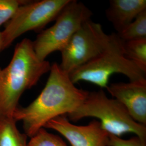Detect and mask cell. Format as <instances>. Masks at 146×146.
Instances as JSON below:
<instances>
[{
  "label": "cell",
  "mask_w": 146,
  "mask_h": 146,
  "mask_svg": "<svg viewBox=\"0 0 146 146\" xmlns=\"http://www.w3.org/2000/svg\"><path fill=\"white\" fill-rule=\"evenodd\" d=\"M49 72L46 84L36 99L27 107H18L13 115L16 122H22L24 133L29 137L49 121L72 113L89 94L88 91L77 88L58 63L51 66Z\"/></svg>",
  "instance_id": "6da1fadb"
},
{
  "label": "cell",
  "mask_w": 146,
  "mask_h": 146,
  "mask_svg": "<svg viewBox=\"0 0 146 146\" xmlns=\"http://www.w3.org/2000/svg\"><path fill=\"white\" fill-rule=\"evenodd\" d=\"M50 68L49 62L37 56L31 40L19 43L11 62L0 73V118L13 117L24 92L35 86Z\"/></svg>",
  "instance_id": "7a4b0ae2"
},
{
  "label": "cell",
  "mask_w": 146,
  "mask_h": 146,
  "mask_svg": "<svg viewBox=\"0 0 146 146\" xmlns=\"http://www.w3.org/2000/svg\"><path fill=\"white\" fill-rule=\"evenodd\" d=\"M67 116L69 120L74 122L94 117L99 120L102 128L110 135L121 137L133 133L146 140V125L136 122L123 104L114 98H109L102 89L89 92L82 104Z\"/></svg>",
  "instance_id": "3957f363"
},
{
  "label": "cell",
  "mask_w": 146,
  "mask_h": 146,
  "mask_svg": "<svg viewBox=\"0 0 146 146\" xmlns=\"http://www.w3.org/2000/svg\"><path fill=\"white\" fill-rule=\"evenodd\" d=\"M123 45L120 37L104 52L74 70L69 74L72 82L86 81L106 88L110 76L116 73L125 75L130 81L146 80V72L125 56Z\"/></svg>",
  "instance_id": "277c9868"
},
{
  "label": "cell",
  "mask_w": 146,
  "mask_h": 146,
  "mask_svg": "<svg viewBox=\"0 0 146 146\" xmlns=\"http://www.w3.org/2000/svg\"><path fill=\"white\" fill-rule=\"evenodd\" d=\"M119 38L117 33L107 34L101 24L91 19L86 21L60 52L59 66L69 74L104 52Z\"/></svg>",
  "instance_id": "5b68a950"
},
{
  "label": "cell",
  "mask_w": 146,
  "mask_h": 146,
  "mask_svg": "<svg viewBox=\"0 0 146 146\" xmlns=\"http://www.w3.org/2000/svg\"><path fill=\"white\" fill-rule=\"evenodd\" d=\"M92 16V11L83 3L70 0L52 26L41 31L33 41L37 56L44 61L51 53L61 52L83 23L90 20Z\"/></svg>",
  "instance_id": "8992f818"
},
{
  "label": "cell",
  "mask_w": 146,
  "mask_h": 146,
  "mask_svg": "<svg viewBox=\"0 0 146 146\" xmlns=\"http://www.w3.org/2000/svg\"><path fill=\"white\" fill-rule=\"evenodd\" d=\"M70 0L28 1L21 5L2 31V50L17 38L31 31H39L56 19Z\"/></svg>",
  "instance_id": "52a82bcc"
},
{
  "label": "cell",
  "mask_w": 146,
  "mask_h": 146,
  "mask_svg": "<svg viewBox=\"0 0 146 146\" xmlns=\"http://www.w3.org/2000/svg\"><path fill=\"white\" fill-rule=\"evenodd\" d=\"M44 128L57 131L71 146H108L110 134L98 120H93L87 125H78L62 115L49 121Z\"/></svg>",
  "instance_id": "ba28073f"
},
{
  "label": "cell",
  "mask_w": 146,
  "mask_h": 146,
  "mask_svg": "<svg viewBox=\"0 0 146 146\" xmlns=\"http://www.w3.org/2000/svg\"><path fill=\"white\" fill-rule=\"evenodd\" d=\"M106 89L136 122L146 125V80L111 84Z\"/></svg>",
  "instance_id": "9c48e42d"
},
{
  "label": "cell",
  "mask_w": 146,
  "mask_h": 146,
  "mask_svg": "<svg viewBox=\"0 0 146 146\" xmlns=\"http://www.w3.org/2000/svg\"><path fill=\"white\" fill-rule=\"evenodd\" d=\"M145 11L146 0H111L106 16L119 34Z\"/></svg>",
  "instance_id": "30bf717a"
},
{
  "label": "cell",
  "mask_w": 146,
  "mask_h": 146,
  "mask_svg": "<svg viewBox=\"0 0 146 146\" xmlns=\"http://www.w3.org/2000/svg\"><path fill=\"white\" fill-rule=\"evenodd\" d=\"M13 117L0 118V146H28L27 137L21 133Z\"/></svg>",
  "instance_id": "8fae6325"
},
{
  "label": "cell",
  "mask_w": 146,
  "mask_h": 146,
  "mask_svg": "<svg viewBox=\"0 0 146 146\" xmlns=\"http://www.w3.org/2000/svg\"><path fill=\"white\" fill-rule=\"evenodd\" d=\"M123 49L125 57L146 72V38L124 41Z\"/></svg>",
  "instance_id": "7c38bea8"
},
{
  "label": "cell",
  "mask_w": 146,
  "mask_h": 146,
  "mask_svg": "<svg viewBox=\"0 0 146 146\" xmlns=\"http://www.w3.org/2000/svg\"><path fill=\"white\" fill-rule=\"evenodd\" d=\"M117 34L123 41L146 38V11L142 12Z\"/></svg>",
  "instance_id": "4fadbf2b"
},
{
  "label": "cell",
  "mask_w": 146,
  "mask_h": 146,
  "mask_svg": "<svg viewBox=\"0 0 146 146\" xmlns=\"http://www.w3.org/2000/svg\"><path fill=\"white\" fill-rule=\"evenodd\" d=\"M28 146H68L62 139L43 128L31 137Z\"/></svg>",
  "instance_id": "5bb4252c"
},
{
  "label": "cell",
  "mask_w": 146,
  "mask_h": 146,
  "mask_svg": "<svg viewBox=\"0 0 146 146\" xmlns=\"http://www.w3.org/2000/svg\"><path fill=\"white\" fill-rule=\"evenodd\" d=\"M28 1L0 0V27L8 21L15 14L19 8Z\"/></svg>",
  "instance_id": "9a60e30c"
},
{
  "label": "cell",
  "mask_w": 146,
  "mask_h": 146,
  "mask_svg": "<svg viewBox=\"0 0 146 146\" xmlns=\"http://www.w3.org/2000/svg\"><path fill=\"white\" fill-rule=\"evenodd\" d=\"M108 146H146V140L136 135L125 140L110 134Z\"/></svg>",
  "instance_id": "2e32d148"
},
{
  "label": "cell",
  "mask_w": 146,
  "mask_h": 146,
  "mask_svg": "<svg viewBox=\"0 0 146 146\" xmlns=\"http://www.w3.org/2000/svg\"><path fill=\"white\" fill-rule=\"evenodd\" d=\"M2 31H0V52L2 50Z\"/></svg>",
  "instance_id": "e0dca14e"
},
{
  "label": "cell",
  "mask_w": 146,
  "mask_h": 146,
  "mask_svg": "<svg viewBox=\"0 0 146 146\" xmlns=\"http://www.w3.org/2000/svg\"><path fill=\"white\" fill-rule=\"evenodd\" d=\"M1 70H2V69H1V68H0V73H1Z\"/></svg>",
  "instance_id": "ac0fdd59"
}]
</instances>
